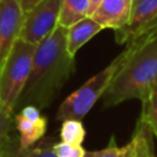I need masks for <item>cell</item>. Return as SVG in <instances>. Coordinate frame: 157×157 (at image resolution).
<instances>
[{"instance_id": "1", "label": "cell", "mask_w": 157, "mask_h": 157, "mask_svg": "<svg viewBox=\"0 0 157 157\" xmlns=\"http://www.w3.org/2000/svg\"><path fill=\"white\" fill-rule=\"evenodd\" d=\"M75 69V58L66 50V28L56 26L36 47L31 71L17 99L16 110L31 104L38 109L48 108L60 93Z\"/></svg>"}, {"instance_id": "2", "label": "cell", "mask_w": 157, "mask_h": 157, "mask_svg": "<svg viewBox=\"0 0 157 157\" xmlns=\"http://www.w3.org/2000/svg\"><path fill=\"white\" fill-rule=\"evenodd\" d=\"M128 45L130 54L102 97L105 108L142 101L157 81V28Z\"/></svg>"}, {"instance_id": "3", "label": "cell", "mask_w": 157, "mask_h": 157, "mask_svg": "<svg viewBox=\"0 0 157 157\" xmlns=\"http://www.w3.org/2000/svg\"><path fill=\"white\" fill-rule=\"evenodd\" d=\"M129 54L130 47L126 45V49L121 52L118 56H115L109 65H107L103 70L90 77L80 88L67 96L59 105L55 114V119L58 121H63L66 119L82 120L87 115V113L93 108L97 101L103 97L115 74L124 65Z\"/></svg>"}, {"instance_id": "4", "label": "cell", "mask_w": 157, "mask_h": 157, "mask_svg": "<svg viewBox=\"0 0 157 157\" xmlns=\"http://www.w3.org/2000/svg\"><path fill=\"white\" fill-rule=\"evenodd\" d=\"M36 47L18 38L1 66L0 103L12 113L28 78Z\"/></svg>"}, {"instance_id": "5", "label": "cell", "mask_w": 157, "mask_h": 157, "mask_svg": "<svg viewBox=\"0 0 157 157\" xmlns=\"http://www.w3.org/2000/svg\"><path fill=\"white\" fill-rule=\"evenodd\" d=\"M63 0H42L25 13L20 39L38 45L58 26Z\"/></svg>"}, {"instance_id": "6", "label": "cell", "mask_w": 157, "mask_h": 157, "mask_svg": "<svg viewBox=\"0 0 157 157\" xmlns=\"http://www.w3.org/2000/svg\"><path fill=\"white\" fill-rule=\"evenodd\" d=\"M157 28V0H134L129 22L115 31L119 44H130Z\"/></svg>"}, {"instance_id": "7", "label": "cell", "mask_w": 157, "mask_h": 157, "mask_svg": "<svg viewBox=\"0 0 157 157\" xmlns=\"http://www.w3.org/2000/svg\"><path fill=\"white\" fill-rule=\"evenodd\" d=\"M25 12L16 0H0V70L20 38Z\"/></svg>"}, {"instance_id": "8", "label": "cell", "mask_w": 157, "mask_h": 157, "mask_svg": "<svg viewBox=\"0 0 157 157\" xmlns=\"http://www.w3.org/2000/svg\"><path fill=\"white\" fill-rule=\"evenodd\" d=\"M15 129L18 132V151H23L40 139L47 132L48 120L40 114V109L34 105L27 104L15 113Z\"/></svg>"}, {"instance_id": "9", "label": "cell", "mask_w": 157, "mask_h": 157, "mask_svg": "<svg viewBox=\"0 0 157 157\" xmlns=\"http://www.w3.org/2000/svg\"><path fill=\"white\" fill-rule=\"evenodd\" d=\"M134 0H102L91 17L98 22L103 29L119 31L130 20Z\"/></svg>"}, {"instance_id": "10", "label": "cell", "mask_w": 157, "mask_h": 157, "mask_svg": "<svg viewBox=\"0 0 157 157\" xmlns=\"http://www.w3.org/2000/svg\"><path fill=\"white\" fill-rule=\"evenodd\" d=\"M103 27L91 16H85L66 28V50L75 58L78 49L99 33Z\"/></svg>"}, {"instance_id": "11", "label": "cell", "mask_w": 157, "mask_h": 157, "mask_svg": "<svg viewBox=\"0 0 157 157\" xmlns=\"http://www.w3.org/2000/svg\"><path fill=\"white\" fill-rule=\"evenodd\" d=\"M15 113L0 103V157H10L18 147V136H15Z\"/></svg>"}, {"instance_id": "12", "label": "cell", "mask_w": 157, "mask_h": 157, "mask_svg": "<svg viewBox=\"0 0 157 157\" xmlns=\"http://www.w3.org/2000/svg\"><path fill=\"white\" fill-rule=\"evenodd\" d=\"M134 157H157L153 147V134L147 121L139 117L131 137Z\"/></svg>"}, {"instance_id": "13", "label": "cell", "mask_w": 157, "mask_h": 157, "mask_svg": "<svg viewBox=\"0 0 157 157\" xmlns=\"http://www.w3.org/2000/svg\"><path fill=\"white\" fill-rule=\"evenodd\" d=\"M90 0H63L58 25L67 28L87 16Z\"/></svg>"}, {"instance_id": "14", "label": "cell", "mask_w": 157, "mask_h": 157, "mask_svg": "<svg viewBox=\"0 0 157 157\" xmlns=\"http://www.w3.org/2000/svg\"><path fill=\"white\" fill-rule=\"evenodd\" d=\"M141 102V114L151 128L153 137L157 140V81L152 85L148 93Z\"/></svg>"}, {"instance_id": "15", "label": "cell", "mask_w": 157, "mask_h": 157, "mask_svg": "<svg viewBox=\"0 0 157 157\" xmlns=\"http://www.w3.org/2000/svg\"><path fill=\"white\" fill-rule=\"evenodd\" d=\"M60 141L75 145H82L86 137V129L81 120L77 119H66L61 121L59 131Z\"/></svg>"}, {"instance_id": "16", "label": "cell", "mask_w": 157, "mask_h": 157, "mask_svg": "<svg viewBox=\"0 0 157 157\" xmlns=\"http://www.w3.org/2000/svg\"><path fill=\"white\" fill-rule=\"evenodd\" d=\"M55 136H47L40 139L38 142H36L33 146L18 151V147L12 152L10 157H56L53 152V145L56 142Z\"/></svg>"}, {"instance_id": "17", "label": "cell", "mask_w": 157, "mask_h": 157, "mask_svg": "<svg viewBox=\"0 0 157 157\" xmlns=\"http://www.w3.org/2000/svg\"><path fill=\"white\" fill-rule=\"evenodd\" d=\"M131 141L126 144L123 147H119L115 142V137L112 136L108 145L102 150H94V151H86L85 157H130L131 153Z\"/></svg>"}, {"instance_id": "18", "label": "cell", "mask_w": 157, "mask_h": 157, "mask_svg": "<svg viewBox=\"0 0 157 157\" xmlns=\"http://www.w3.org/2000/svg\"><path fill=\"white\" fill-rule=\"evenodd\" d=\"M53 152L56 157H85L86 150L82 145L67 144L63 141H56L53 145Z\"/></svg>"}, {"instance_id": "19", "label": "cell", "mask_w": 157, "mask_h": 157, "mask_svg": "<svg viewBox=\"0 0 157 157\" xmlns=\"http://www.w3.org/2000/svg\"><path fill=\"white\" fill-rule=\"evenodd\" d=\"M18 2V5L21 6V9L23 10V12H28L31 9H33L38 2H40L42 0H16Z\"/></svg>"}, {"instance_id": "20", "label": "cell", "mask_w": 157, "mask_h": 157, "mask_svg": "<svg viewBox=\"0 0 157 157\" xmlns=\"http://www.w3.org/2000/svg\"><path fill=\"white\" fill-rule=\"evenodd\" d=\"M102 0H90V5H88V12H87V16H91L93 13V11L97 9V6L101 4Z\"/></svg>"}, {"instance_id": "21", "label": "cell", "mask_w": 157, "mask_h": 157, "mask_svg": "<svg viewBox=\"0 0 157 157\" xmlns=\"http://www.w3.org/2000/svg\"><path fill=\"white\" fill-rule=\"evenodd\" d=\"M131 145H132V144H131ZM130 157H134V150H132V148H131V153H130Z\"/></svg>"}]
</instances>
